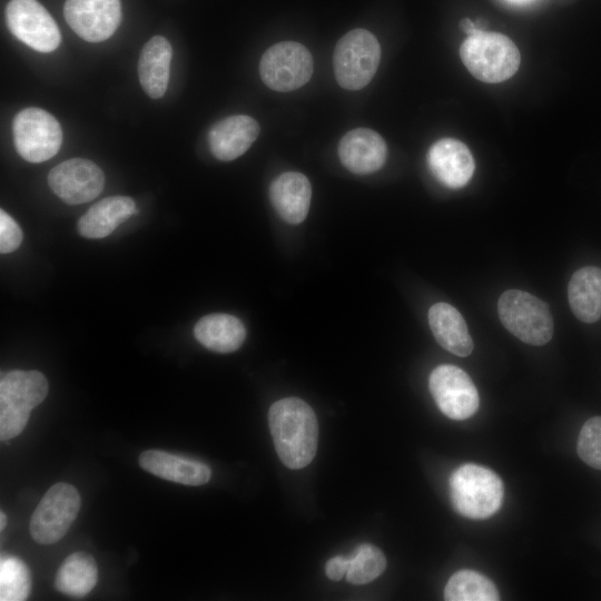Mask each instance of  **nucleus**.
I'll return each instance as SVG.
<instances>
[{
  "mask_svg": "<svg viewBox=\"0 0 601 601\" xmlns=\"http://www.w3.org/2000/svg\"><path fill=\"white\" fill-rule=\"evenodd\" d=\"M314 61L309 50L296 41L269 47L259 62V75L270 89L288 92L304 86L312 77Z\"/></svg>",
  "mask_w": 601,
  "mask_h": 601,
  "instance_id": "9",
  "label": "nucleus"
},
{
  "mask_svg": "<svg viewBox=\"0 0 601 601\" xmlns=\"http://www.w3.org/2000/svg\"><path fill=\"white\" fill-rule=\"evenodd\" d=\"M427 165L433 176L449 188L464 187L472 178L475 164L465 144L443 138L433 144L427 152Z\"/></svg>",
  "mask_w": 601,
  "mask_h": 601,
  "instance_id": "14",
  "label": "nucleus"
},
{
  "mask_svg": "<svg viewBox=\"0 0 601 601\" xmlns=\"http://www.w3.org/2000/svg\"><path fill=\"white\" fill-rule=\"evenodd\" d=\"M381 61L376 37L366 29H354L335 46L333 65L337 83L347 90H359L373 79Z\"/></svg>",
  "mask_w": 601,
  "mask_h": 601,
  "instance_id": "6",
  "label": "nucleus"
},
{
  "mask_svg": "<svg viewBox=\"0 0 601 601\" xmlns=\"http://www.w3.org/2000/svg\"><path fill=\"white\" fill-rule=\"evenodd\" d=\"M136 213L132 198L119 195L106 197L79 218L77 229L86 238H104Z\"/></svg>",
  "mask_w": 601,
  "mask_h": 601,
  "instance_id": "19",
  "label": "nucleus"
},
{
  "mask_svg": "<svg viewBox=\"0 0 601 601\" xmlns=\"http://www.w3.org/2000/svg\"><path fill=\"white\" fill-rule=\"evenodd\" d=\"M337 152L346 169L357 175H366L383 167L387 157V146L376 131L356 128L342 137Z\"/></svg>",
  "mask_w": 601,
  "mask_h": 601,
  "instance_id": "15",
  "label": "nucleus"
},
{
  "mask_svg": "<svg viewBox=\"0 0 601 601\" xmlns=\"http://www.w3.org/2000/svg\"><path fill=\"white\" fill-rule=\"evenodd\" d=\"M312 187L300 173L288 171L276 177L269 187V198L277 214L286 223L300 224L307 216Z\"/></svg>",
  "mask_w": 601,
  "mask_h": 601,
  "instance_id": "18",
  "label": "nucleus"
},
{
  "mask_svg": "<svg viewBox=\"0 0 601 601\" xmlns=\"http://www.w3.org/2000/svg\"><path fill=\"white\" fill-rule=\"evenodd\" d=\"M12 134L18 154L29 162H42L52 158L62 144V130L58 120L36 107L26 108L14 116Z\"/></svg>",
  "mask_w": 601,
  "mask_h": 601,
  "instance_id": "8",
  "label": "nucleus"
},
{
  "mask_svg": "<svg viewBox=\"0 0 601 601\" xmlns=\"http://www.w3.org/2000/svg\"><path fill=\"white\" fill-rule=\"evenodd\" d=\"M196 339L206 348L217 353L237 351L246 338L242 321L229 314H209L194 327Z\"/></svg>",
  "mask_w": 601,
  "mask_h": 601,
  "instance_id": "22",
  "label": "nucleus"
},
{
  "mask_svg": "<svg viewBox=\"0 0 601 601\" xmlns=\"http://www.w3.org/2000/svg\"><path fill=\"white\" fill-rule=\"evenodd\" d=\"M428 324L436 342L457 356L473 351V341L460 312L447 303H436L428 311Z\"/></svg>",
  "mask_w": 601,
  "mask_h": 601,
  "instance_id": "21",
  "label": "nucleus"
},
{
  "mask_svg": "<svg viewBox=\"0 0 601 601\" xmlns=\"http://www.w3.org/2000/svg\"><path fill=\"white\" fill-rule=\"evenodd\" d=\"M139 464L150 474L185 485H203L211 476V471L205 463L160 450L141 452Z\"/></svg>",
  "mask_w": 601,
  "mask_h": 601,
  "instance_id": "17",
  "label": "nucleus"
},
{
  "mask_svg": "<svg viewBox=\"0 0 601 601\" xmlns=\"http://www.w3.org/2000/svg\"><path fill=\"white\" fill-rule=\"evenodd\" d=\"M461 27L463 28L464 32H466L469 36L479 31L475 28V24L470 19H463L461 21Z\"/></svg>",
  "mask_w": 601,
  "mask_h": 601,
  "instance_id": "31",
  "label": "nucleus"
},
{
  "mask_svg": "<svg viewBox=\"0 0 601 601\" xmlns=\"http://www.w3.org/2000/svg\"><path fill=\"white\" fill-rule=\"evenodd\" d=\"M349 556L336 555L329 559L325 566L326 575L334 581L343 579L348 570Z\"/></svg>",
  "mask_w": 601,
  "mask_h": 601,
  "instance_id": "30",
  "label": "nucleus"
},
{
  "mask_svg": "<svg viewBox=\"0 0 601 601\" xmlns=\"http://www.w3.org/2000/svg\"><path fill=\"white\" fill-rule=\"evenodd\" d=\"M460 55L467 70L476 79L487 83L511 78L521 62L520 51L509 37L482 30L467 36L461 46Z\"/></svg>",
  "mask_w": 601,
  "mask_h": 601,
  "instance_id": "2",
  "label": "nucleus"
},
{
  "mask_svg": "<svg viewBox=\"0 0 601 601\" xmlns=\"http://www.w3.org/2000/svg\"><path fill=\"white\" fill-rule=\"evenodd\" d=\"M431 394L441 412L452 420H466L479 408V394L471 377L454 365L435 367L428 378Z\"/></svg>",
  "mask_w": 601,
  "mask_h": 601,
  "instance_id": "11",
  "label": "nucleus"
},
{
  "mask_svg": "<svg viewBox=\"0 0 601 601\" xmlns=\"http://www.w3.org/2000/svg\"><path fill=\"white\" fill-rule=\"evenodd\" d=\"M63 14L69 27L88 42L110 38L121 21L120 0H67Z\"/></svg>",
  "mask_w": 601,
  "mask_h": 601,
  "instance_id": "13",
  "label": "nucleus"
},
{
  "mask_svg": "<svg viewBox=\"0 0 601 601\" xmlns=\"http://www.w3.org/2000/svg\"><path fill=\"white\" fill-rule=\"evenodd\" d=\"M48 184L65 203L77 205L92 200L102 191L105 176L91 160L71 158L49 171Z\"/></svg>",
  "mask_w": 601,
  "mask_h": 601,
  "instance_id": "12",
  "label": "nucleus"
},
{
  "mask_svg": "<svg viewBox=\"0 0 601 601\" xmlns=\"http://www.w3.org/2000/svg\"><path fill=\"white\" fill-rule=\"evenodd\" d=\"M7 524V515L3 511L0 513V530L2 531Z\"/></svg>",
  "mask_w": 601,
  "mask_h": 601,
  "instance_id": "33",
  "label": "nucleus"
},
{
  "mask_svg": "<svg viewBox=\"0 0 601 601\" xmlns=\"http://www.w3.org/2000/svg\"><path fill=\"white\" fill-rule=\"evenodd\" d=\"M505 2L514 6H524L533 2L534 0H504Z\"/></svg>",
  "mask_w": 601,
  "mask_h": 601,
  "instance_id": "32",
  "label": "nucleus"
},
{
  "mask_svg": "<svg viewBox=\"0 0 601 601\" xmlns=\"http://www.w3.org/2000/svg\"><path fill=\"white\" fill-rule=\"evenodd\" d=\"M386 568L383 552L372 544L358 545L349 556L346 580L353 584H366L380 577Z\"/></svg>",
  "mask_w": 601,
  "mask_h": 601,
  "instance_id": "27",
  "label": "nucleus"
},
{
  "mask_svg": "<svg viewBox=\"0 0 601 601\" xmlns=\"http://www.w3.org/2000/svg\"><path fill=\"white\" fill-rule=\"evenodd\" d=\"M454 509L469 519H486L499 511L504 486L496 473L476 464L457 467L450 479Z\"/></svg>",
  "mask_w": 601,
  "mask_h": 601,
  "instance_id": "4",
  "label": "nucleus"
},
{
  "mask_svg": "<svg viewBox=\"0 0 601 601\" xmlns=\"http://www.w3.org/2000/svg\"><path fill=\"white\" fill-rule=\"evenodd\" d=\"M173 49L169 41L155 36L142 47L138 77L144 91L152 99L161 98L168 86Z\"/></svg>",
  "mask_w": 601,
  "mask_h": 601,
  "instance_id": "20",
  "label": "nucleus"
},
{
  "mask_svg": "<svg viewBox=\"0 0 601 601\" xmlns=\"http://www.w3.org/2000/svg\"><path fill=\"white\" fill-rule=\"evenodd\" d=\"M570 307L578 319L594 323L601 317V268L582 267L568 285Z\"/></svg>",
  "mask_w": 601,
  "mask_h": 601,
  "instance_id": "23",
  "label": "nucleus"
},
{
  "mask_svg": "<svg viewBox=\"0 0 601 601\" xmlns=\"http://www.w3.org/2000/svg\"><path fill=\"white\" fill-rule=\"evenodd\" d=\"M259 135L258 122L247 115H234L217 121L208 132L211 154L229 161L245 154Z\"/></svg>",
  "mask_w": 601,
  "mask_h": 601,
  "instance_id": "16",
  "label": "nucleus"
},
{
  "mask_svg": "<svg viewBox=\"0 0 601 601\" xmlns=\"http://www.w3.org/2000/svg\"><path fill=\"white\" fill-rule=\"evenodd\" d=\"M22 242V231L16 220L3 209L0 210V252H14Z\"/></svg>",
  "mask_w": 601,
  "mask_h": 601,
  "instance_id": "29",
  "label": "nucleus"
},
{
  "mask_svg": "<svg viewBox=\"0 0 601 601\" xmlns=\"http://www.w3.org/2000/svg\"><path fill=\"white\" fill-rule=\"evenodd\" d=\"M48 394V381L38 371H10L0 381V439L18 436L33 407Z\"/></svg>",
  "mask_w": 601,
  "mask_h": 601,
  "instance_id": "3",
  "label": "nucleus"
},
{
  "mask_svg": "<svg viewBox=\"0 0 601 601\" xmlns=\"http://www.w3.org/2000/svg\"><path fill=\"white\" fill-rule=\"evenodd\" d=\"M98 568L95 559L78 551L68 555L56 572L55 587L73 598L87 595L96 585Z\"/></svg>",
  "mask_w": 601,
  "mask_h": 601,
  "instance_id": "24",
  "label": "nucleus"
},
{
  "mask_svg": "<svg viewBox=\"0 0 601 601\" xmlns=\"http://www.w3.org/2000/svg\"><path fill=\"white\" fill-rule=\"evenodd\" d=\"M6 21L10 32L33 50L51 52L60 45L57 23L37 0H10Z\"/></svg>",
  "mask_w": 601,
  "mask_h": 601,
  "instance_id": "10",
  "label": "nucleus"
},
{
  "mask_svg": "<svg viewBox=\"0 0 601 601\" xmlns=\"http://www.w3.org/2000/svg\"><path fill=\"white\" fill-rule=\"evenodd\" d=\"M444 598L447 601H496L499 592L483 574L472 570H461L447 581Z\"/></svg>",
  "mask_w": 601,
  "mask_h": 601,
  "instance_id": "25",
  "label": "nucleus"
},
{
  "mask_svg": "<svg viewBox=\"0 0 601 601\" xmlns=\"http://www.w3.org/2000/svg\"><path fill=\"white\" fill-rule=\"evenodd\" d=\"M31 590L30 571L17 556L6 555L0 560V600L23 601Z\"/></svg>",
  "mask_w": 601,
  "mask_h": 601,
  "instance_id": "26",
  "label": "nucleus"
},
{
  "mask_svg": "<svg viewBox=\"0 0 601 601\" xmlns=\"http://www.w3.org/2000/svg\"><path fill=\"white\" fill-rule=\"evenodd\" d=\"M577 450L584 463L601 470V416L591 417L583 424Z\"/></svg>",
  "mask_w": 601,
  "mask_h": 601,
  "instance_id": "28",
  "label": "nucleus"
},
{
  "mask_svg": "<svg viewBox=\"0 0 601 601\" xmlns=\"http://www.w3.org/2000/svg\"><path fill=\"white\" fill-rule=\"evenodd\" d=\"M81 505L79 492L71 484H53L42 496L30 519V534L40 544L58 542L76 520Z\"/></svg>",
  "mask_w": 601,
  "mask_h": 601,
  "instance_id": "7",
  "label": "nucleus"
},
{
  "mask_svg": "<svg viewBox=\"0 0 601 601\" xmlns=\"http://www.w3.org/2000/svg\"><path fill=\"white\" fill-rule=\"evenodd\" d=\"M497 314L503 326L526 344L544 345L552 338L553 319L548 304L528 292H504L497 300Z\"/></svg>",
  "mask_w": 601,
  "mask_h": 601,
  "instance_id": "5",
  "label": "nucleus"
},
{
  "mask_svg": "<svg viewBox=\"0 0 601 601\" xmlns=\"http://www.w3.org/2000/svg\"><path fill=\"white\" fill-rule=\"evenodd\" d=\"M268 423L280 461L292 470L308 465L317 450V418L312 407L300 398L286 397L275 402L268 412Z\"/></svg>",
  "mask_w": 601,
  "mask_h": 601,
  "instance_id": "1",
  "label": "nucleus"
}]
</instances>
